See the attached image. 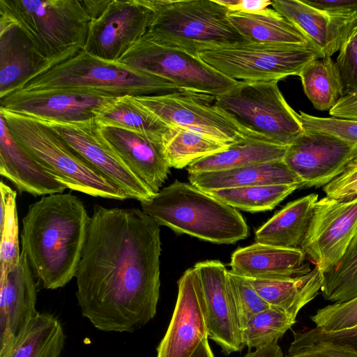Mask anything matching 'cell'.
<instances>
[{
	"label": "cell",
	"mask_w": 357,
	"mask_h": 357,
	"mask_svg": "<svg viewBox=\"0 0 357 357\" xmlns=\"http://www.w3.org/2000/svg\"><path fill=\"white\" fill-rule=\"evenodd\" d=\"M118 62L167 80L178 90L214 97L225 93L240 82L223 75L198 56L145 38L128 50Z\"/></svg>",
	"instance_id": "10"
},
{
	"label": "cell",
	"mask_w": 357,
	"mask_h": 357,
	"mask_svg": "<svg viewBox=\"0 0 357 357\" xmlns=\"http://www.w3.org/2000/svg\"><path fill=\"white\" fill-rule=\"evenodd\" d=\"M228 19L236 30L251 43L269 45H315L274 9L268 8L257 14L229 13Z\"/></svg>",
	"instance_id": "27"
},
{
	"label": "cell",
	"mask_w": 357,
	"mask_h": 357,
	"mask_svg": "<svg viewBox=\"0 0 357 357\" xmlns=\"http://www.w3.org/2000/svg\"><path fill=\"white\" fill-rule=\"evenodd\" d=\"M49 89L84 90L115 98L155 95L178 90L167 80L136 70L118 61L98 58L85 50L30 79L15 91Z\"/></svg>",
	"instance_id": "7"
},
{
	"label": "cell",
	"mask_w": 357,
	"mask_h": 357,
	"mask_svg": "<svg viewBox=\"0 0 357 357\" xmlns=\"http://www.w3.org/2000/svg\"><path fill=\"white\" fill-rule=\"evenodd\" d=\"M114 98L69 89L18 91L0 98V108L43 121L78 122L96 119L100 109Z\"/></svg>",
	"instance_id": "16"
},
{
	"label": "cell",
	"mask_w": 357,
	"mask_h": 357,
	"mask_svg": "<svg viewBox=\"0 0 357 357\" xmlns=\"http://www.w3.org/2000/svg\"><path fill=\"white\" fill-rule=\"evenodd\" d=\"M190 183L204 192L253 185L298 184V176L283 161L240 168L189 174Z\"/></svg>",
	"instance_id": "24"
},
{
	"label": "cell",
	"mask_w": 357,
	"mask_h": 357,
	"mask_svg": "<svg viewBox=\"0 0 357 357\" xmlns=\"http://www.w3.org/2000/svg\"><path fill=\"white\" fill-rule=\"evenodd\" d=\"M96 120L100 126L137 132L162 141L169 129L132 96L114 98L100 109Z\"/></svg>",
	"instance_id": "30"
},
{
	"label": "cell",
	"mask_w": 357,
	"mask_h": 357,
	"mask_svg": "<svg viewBox=\"0 0 357 357\" xmlns=\"http://www.w3.org/2000/svg\"><path fill=\"white\" fill-rule=\"evenodd\" d=\"M301 249L259 243L240 248L231 257V271L248 279H282L304 275L312 269Z\"/></svg>",
	"instance_id": "22"
},
{
	"label": "cell",
	"mask_w": 357,
	"mask_h": 357,
	"mask_svg": "<svg viewBox=\"0 0 357 357\" xmlns=\"http://www.w3.org/2000/svg\"><path fill=\"white\" fill-rule=\"evenodd\" d=\"M134 97L169 127L198 130L229 146L250 139L237 123L215 105L214 96L177 90Z\"/></svg>",
	"instance_id": "11"
},
{
	"label": "cell",
	"mask_w": 357,
	"mask_h": 357,
	"mask_svg": "<svg viewBox=\"0 0 357 357\" xmlns=\"http://www.w3.org/2000/svg\"><path fill=\"white\" fill-rule=\"evenodd\" d=\"M289 357H357V353L324 344H310L289 349Z\"/></svg>",
	"instance_id": "45"
},
{
	"label": "cell",
	"mask_w": 357,
	"mask_h": 357,
	"mask_svg": "<svg viewBox=\"0 0 357 357\" xmlns=\"http://www.w3.org/2000/svg\"><path fill=\"white\" fill-rule=\"evenodd\" d=\"M153 15L143 38L191 54L246 42L217 0H150Z\"/></svg>",
	"instance_id": "5"
},
{
	"label": "cell",
	"mask_w": 357,
	"mask_h": 357,
	"mask_svg": "<svg viewBox=\"0 0 357 357\" xmlns=\"http://www.w3.org/2000/svg\"><path fill=\"white\" fill-rule=\"evenodd\" d=\"M160 226L137 208L96 205L75 275L83 317L105 332L132 333L155 315Z\"/></svg>",
	"instance_id": "1"
},
{
	"label": "cell",
	"mask_w": 357,
	"mask_h": 357,
	"mask_svg": "<svg viewBox=\"0 0 357 357\" xmlns=\"http://www.w3.org/2000/svg\"><path fill=\"white\" fill-rule=\"evenodd\" d=\"M66 335L54 314L38 313L0 357H59Z\"/></svg>",
	"instance_id": "28"
},
{
	"label": "cell",
	"mask_w": 357,
	"mask_h": 357,
	"mask_svg": "<svg viewBox=\"0 0 357 357\" xmlns=\"http://www.w3.org/2000/svg\"><path fill=\"white\" fill-rule=\"evenodd\" d=\"M271 6L319 47L324 55L331 31V20L328 14L304 0H273Z\"/></svg>",
	"instance_id": "34"
},
{
	"label": "cell",
	"mask_w": 357,
	"mask_h": 357,
	"mask_svg": "<svg viewBox=\"0 0 357 357\" xmlns=\"http://www.w3.org/2000/svg\"><path fill=\"white\" fill-rule=\"evenodd\" d=\"M295 323L287 312L271 307L252 317L243 328V344L256 349L278 342Z\"/></svg>",
	"instance_id": "36"
},
{
	"label": "cell",
	"mask_w": 357,
	"mask_h": 357,
	"mask_svg": "<svg viewBox=\"0 0 357 357\" xmlns=\"http://www.w3.org/2000/svg\"><path fill=\"white\" fill-rule=\"evenodd\" d=\"M98 128L102 138L128 168L153 193L158 192L170 172L162 141L112 126L98 124Z\"/></svg>",
	"instance_id": "20"
},
{
	"label": "cell",
	"mask_w": 357,
	"mask_h": 357,
	"mask_svg": "<svg viewBox=\"0 0 357 357\" xmlns=\"http://www.w3.org/2000/svg\"><path fill=\"white\" fill-rule=\"evenodd\" d=\"M38 120L49 126L80 158L119 187L128 199L143 202L155 195L107 144L99 132L96 119L78 122Z\"/></svg>",
	"instance_id": "15"
},
{
	"label": "cell",
	"mask_w": 357,
	"mask_h": 357,
	"mask_svg": "<svg viewBox=\"0 0 357 357\" xmlns=\"http://www.w3.org/2000/svg\"><path fill=\"white\" fill-rule=\"evenodd\" d=\"M287 149V146L248 139L194 162L187 167V171L189 174L283 161Z\"/></svg>",
	"instance_id": "29"
},
{
	"label": "cell",
	"mask_w": 357,
	"mask_h": 357,
	"mask_svg": "<svg viewBox=\"0 0 357 357\" xmlns=\"http://www.w3.org/2000/svg\"><path fill=\"white\" fill-rule=\"evenodd\" d=\"M356 232L357 196L345 199L326 196L315 204L301 249L324 274L342 258Z\"/></svg>",
	"instance_id": "12"
},
{
	"label": "cell",
	"mask_w": 357,
	"mask_h": 357,
	"mask_svg": "<svg viewBox=\"0 0 357 357\" xmlns=\"http://www.w3.org/2000/svg\"><path fill=\"white\" fill-rule=\"evenodd\" d=\"M317 201L318 195L310 194L287 204L256 231V243L301 249Z\"/></svg>",
	"instance_id": "25"
},
{
	"label": "cell",
	"mask_w": 357,
	"mask_h": 357,
	"mask_svg": "<svg viewBox=\"0 0 357 357\" xmlns=\"http://www.w3.org/2000/svg\"><path fill=\"white\" fill-rule=\"evenodd\" d=\"M1 203L5 213L0 219V263L1 278L5 276L19 261L20 253L18 239V216L17 192L3 181L0 183Z\"/></svg>",
	"instance_id": "37"
},
{
	"label": "cell",
	"mask_w": 357,
	"mask_h": 357,
	"mask_svg": "<svg viewBox=\"0 0 357 357\" xmlns=\"http://www.w3.org/2000/svg\"><path fill=\"white\" fill-rule=\"evenodd\" d=\"M0 15L24 32L50 68L84 50L91 21L83 0H0Z\"/></svg>",
	"instance_id": "4"
},
{
	"label": "cell",
	"mask_w": 357,
	"mask_h": 357,
	"mask_svg": "<svg viewBox=\"0 0 357 357\" xmlns=\"http://www.w3.org/2000/svg\"><path fill=\"white\" fill-rule=\"evenodd\" d=\"M321 291L326 300L334 303L357 297V232L337 264L324 274Z\"/></svg>",
	"instance_id": "35"
},
{
	"label": "cell",
	"mask_w": 357,
	"mask_h": 357,
	"mask_svg": "<svg viewBox=\"0 0 357 357\" xmlns=\"http://www.w3.org/2000/svg\"><path fill=\"white\" fill-rule=\"evenodd\" d=\"M229 278L243 330L252 317L271 307L257 293L248 278L231 271H229Z\"/></svg>",
	"instance_id": "38"
},
{
	"label": "cell",
	"mask_w": 357,
	"mask_h": 357,
	"mask_svg": "<svg viewBox=\"0 0 357 357\" xmlns=\"http://www.w3.org/2000/svg\"><path fill=\"white\" fill-rule=\"evenodd\" d=\"M271 307L281 310L294 318L299 310L321 291L324 274L316 266L306 274L282 279H249Z\"/></svg>",
	"instance_id": "26"
},
{
	"label": "cell",
	"mask_w": 357,
	"mask_h": 357,
	"mask_svg": "<svg viewBox=\"0 0 357 357\" xmlns=\"http://www.w3.org/2000/svg\"><path fill=\"white\" fill-rule=\"evenodd\" d=\"M298 184L253 185L206 191L236 208L255 213L271 211L296 189Z\"/></svg>",
	"instance_id": "33"
},
{
	"label": "cell",
	"mask_w": 357,
	"mask_h": 357,
	"mask_svg": "<svg viewBox=\"0 0 357 357\" xmlns=\"http://www.w3.org/2000/svg\"><path fill=\"white\" fill-rule=\"evenodd\" d=\"M91 20L98 17L105 9L110 0H83Z\"/></svg>",
	"instance_id": "49"
},
{
	"label": "cell",
	"mask_w": 357,
	"mask_h": 357,
	"mask_svg": "<svg viewBox=\"0 0 357 357\" xmlns=\"http://www.w3.org/2000/svg\"><path fill=\"white\" fill-rule=\"evenodd\" d=\"M205 307L199 278L195 267L178 281V296L167 332L157 347L156 357H190L208 338Z\"/></svg>",
	"instance_id": "18"
},
{
	"label": "cell",
	"mask_w": 357,
	"mask_h": 357,
	"mask_svg": "<svg viewBox=\"0 0 357 357\" xmlns=\"http://www.w3.org/2000/svg\"><path fill=\"white\" fill-rule=\"evenodd\" d=\"M357 157V143L335 135L305 130L287 146L283 162L306 187L325 186Z\"/></svg>",
	"instance_id": "14"
},
{
	"label": "cell",
	"mask_w": 357,
	"mask_h": 357,
	"mask_svg": "<svg viewBox=\"0 0 357 357\" xmlns=\"http://www.w3.org/2000/svg\"><path fill=\"white\" fill-rule=\"evenodd\" d=\"M153 15L150 0H110L101 15L91 21L84 50L118 61L145 36Z\"/></svg>",
	"instance_id": "13"
},
{
	"label": "cell",
	"mask_w": 357,
	"mask_h": 357,
	"mask_svg": "<svg viewBox=\"0 0 357 357\" xmlns=\"http://www.w3.org/2000/svg\"><path fill=\"white\" fill-rule=\"evenodd\" d=\"M332 17H344L357 14V0H304Z\"/></svg>",
	"instance_id": "44"
},
{
	"label": "cell",
	"mask_w": 357,
	"mask_h": 357,
	"mask_svg": "<svg viewBox=\"0 0 357 357\" xmlns=\"http://www.w3.org/2000/svg\"><path fill=\"white\" fill-rule=\"evenodd\" d=\"M323 190L326 196L335 199L357 196V157L340 176L324 186Z\"/></svg>",
	"instance_id": "43"
},
{
	"label": "cell",
	"mask_w": 357,
	"mask_h": 357,
	"mask_svg": "<svg viewBox=\"0 0 357 357\" xmlns=\"http://www.w3.org/2000/svg\"><path fill=\"white\" fill-rule=\"evenodd\" d=\"M311 320L324 331H338L357 326V297L343 303H335L317 310Z\"/></svg>",
	"instance_id": "40"
},
{
	"label": "cell",
	"mask_w": 357,
	"mask_h": 357,
	"mask_svg": "<svg viewBox=\"0 0 357 357\" xmlns=\"http://www.w3.org/2000/svg\"><path fill=\"white\" fill-rule=\"evenodd\" d=\"M91 220L84 203L70 192L43 196L22 220V252L43 288L63 287L75 277Z\"/></svg>",
	"instance_id": "2"
},
{
	"label": "cell",
	"mask_w": 357,
	"mask_h": 357,
	"mask_svg": "<svg viewBox=\"0 0 357 357\" xmlns=\"http://www.w3.org/2000/svg\"><path fill=\"white\" fill-rule=\"evenodd\" d=\"M287 357H289V356H287Z\"/></svg>",
	"instance_id": "51"
},
{
	"label": "cell",
	"mask_w": 357,
	"mask_h": 357,
	"mask_svg": "<svg viewBox=\"0 0 357 357\" xmlns=\"http://www.w3.org/2000/svg\"><path fill=\"white\" fill-rule=\"evenodd\" d=\"M50 68L24 32L0 15V98Z\"/></svg>",
	"instance_id": "21"
},
{
	"label": "cell",
	"mask_w": 357,
	"mask_h": 357,
	"mask_svg": "<svg viewBox=\"0 0 357 357\" xmlns=\"http://www.w3.org/2000/svg\"><path fill=\"white\" fill-rule=\"evenodd\" d=\"M190 357H214L208 338L203 340Z\"/></svg>",
	"instance_id": "50"
},
{
	"label": "cell",
	"mask_w": 357,
	"mask_h": 357,
	"mask_svg": "<svg viewBox=\"0 0 357 357\" xmlns=\"http://www.w3.org/2000/svg\"><path fill=\"white\" fill-rule=\"evenodd\" d=\"M278 82L240 81L215 97V103L237 123L250 139L288 146L304 128L298 113L289 105Z\"/></svg>",
	"instance_id": "8"
},
{
	"label": "cell",
	"mask_w": 357,
	"mask_h": 357,
	"mask_svg": "<svg viewBox=\"0 0 357 357\" xmlns=\"http://www.w3.org/2000/svg\"><path fill=\"white\" fill-rule=\"evenodd\" d=\"M33 273L22 251L17 264L0 278V356L39 313Z\"/></svg>",
	"instance_id": "19"
},
{
	"label": "cell",
	"mask_w": 357,
	"mask_h": 357,
	"mask_svg": "<svg viewBox=\"0 0 357 357\" xmlns=\"http://www.w3.org/2000/svg\"><path fill=\"white\" fill-rule=\"evenodd\" d=\"M162 142L165 159L170 168L176 169L187 167L229 147L204 132L178 126H169Z\"/></svg>",
	"instance_id": "31"
},
{
	"label": "cell",
	"mask_w": 357,
	"mask_h": 357,
	"mask_svg": "<svg viewBox=\"0 0 357 357\" xmlns=\"http://www.w3.org/2000/svg\"><path fill=\"white\" fill-rule=\"evenodd\" d=\"M8 128L22 149L66 188L116 200L126 194L84 161L43 122L0 108Z\"/></svg>",
	"instance_id": "6"
},
{
	"label": "cell",
	"mask_w": 357,
	"mask_h": 357,
	"mask_svg": "<svg viewBox=\"0 0 357 357\" xmlns=\"http://www.w3.org/2000/svg\"><path fill=\"white\" fill-rule=\"evenodd\" d=\"M243 357H283V354L278 342H275L256 349L255 351L249 352Z\"/></svg>",
	"instance_id": "48"
},
{
	"label": "cell",
	"mask_w": 357,
	"mask_h": 357,
	"mask_svg": "<svg viewBox=\"0 0 357 357\" xmlns=\"http://www.w3.org/2000/svg\"><path fill=\"white\" fill-rule=\"evenodd\" d=\"M336 59L343 85L344 96L357 92V43L344 44Z\"/></svg>",
	"instance_id": "42"
},
{
	"label": "cell",
	"mask_w": 357,
	"mask_h": 357,
	"mask_svg": "<svg viewBox=\"0 0 357 357\" xmlns=\"http://www.w3.org/2000/svg\"><path fill=\"white\" fill-rule=\"evenodd\" d=\"M316 344L339 347L357 353V326L338 331H324L314 327L303 332L294 333V340L289 349Z\"/></svg>",
	"instance_id": "39"
},
{
	"label": "cell",
	"mask_w": 357,
	"mask_h": 357,
	"mask_svg": "<svg viewBox=\"0 0 357 357\" xmlns=\"http://www.w3.org/2000/svg\"><path fill=\"white\" fill-rule=\"evenodd\" d=\"M329 114L333 117L357 120V92L342 97Z\"/></svg>",
	"instance_id": "47"
},
{
	"label": "cell",
	"mask_w": 357,
	"mask_h": 357,
	"mask_svg": "<svg viewBox=\"0 0 357 357\" xmlns=\"http://www.w3.org/2000/svg\"><path fill=\"white\" fill-rule=\"evenodd\" d=\"M298 117L305 130L325 132L357 143V120L336 117H317L303 112Z\"/></svg>",
	"instance_id": "41"
},
{
	"label": "cell",
	"mask_w": 357,
	"mask_h": 357,
	"mask_svg": "<svg viewBox=\"0 0 357 357\" xmlns=\"http://www.w3.org/2000/svg\"><path fill=\"white\" fill-rule=\"evenodd\" d=\"M298 76L306 96L318 110L330 111L344 96L340 75L331 56L311 61Z\"/></svg>",
	"instance_id": "32"
},
{
	"label": "cell",
	"mask_w": 357,
	"mask_h": 357,
	"mask_svg": "<svg viewBox=\"0 0 357 357\" xmlns=\"http://www.w3.org/2000/svg\"><path fill=\"white\" fill-rule=\"evenodd\" d=\"M142 210L159 225L217 244L245 239L249 228L234 208L191 183L175 181L148 201Z\"/></svg>",
	"instance_id": "3"
},
{
	"label": "cell",
	"mask_w": 357,
	"mask_h": 357,
	"mask_svg": "<svg viewBox=\"0 0 357 357\" xmlns=\"http://www.w3.org/2000/svg\"><path fill=\"white\" fill-rule=\"evenodd\" d=\"M194 267L200 280L208 337L225 355L240 352L245 345L229 271L218 260L200 261Z\"/></svg>",
	"instance_id": "17"
},
{
	"label": "cell",
	"mask_w": 357,
	"mask_h": 357,
	"mask_svg": "<svg viewBox=\"0 0 357 357\" xmlns=\"http://www.w3.org/2000/svg\"><path fill=\"white\" fill-rule=\"evenodd\" d=\"M315 45H269L246 41L200 52L198 56L236 81H279L299 75L311 61L324 56Z\"/></svg>",
	"instance_id": "9"
},
{
	"label": "cell",
	"mask_w": 357,
	"mask_h": 357,
	"mask_svg": "<svg viewBox=\"0 0 357 357\" xmlns=\"http://www.w3.org/2000/svg\"><path fill=\"white\" fill-rule=\"evenodd\" d=\"M0 174L18 191L33 196L63 192L66 187L29 155L11 135L0 114Z\"/></svg>",
	"instance_id": "23"
},
{
	"label": "cell",
	"mask_w": 357,
	"mask_h": 357,
	"mask_svg": "<svg viewBox=\"0 0 357 357\" xmlns=\"http://www.w3.org/2000/svg\"><path fill=\"white\" fill-rule=\"evenodd\" d=\"M229 13L257 14L262 13L272 4L270 0H217Z\"/></svg>",
	"instance_id": "46"
}]
</instances>
